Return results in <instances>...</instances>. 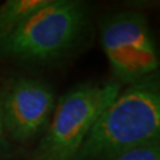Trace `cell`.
Listing matches in <instances>:
<instances>
[{
	"label": "cell",
	"instance_id": "7",
	"mask_svg": "<svg viewBox=\"0 0 160 160\" xmlns=\"http://www.w3.org/2000/svg\"><path fill=\"white\" fill-rule=\"evenodd\" d=\"M107 160H160V144L131 149Z\"/></svg>",
	"mask_w": 160,
	"mask_h": 160
},
{
	"label": "cell",
	"instance_id": "6",
	"mask_svg": "<svg viewBox=\"0 0 160 160\" xmlns=\"http://www.w3.org/2000/svg\"><path fill=\"white\" fill-rule=\"evenodd\" d=\"M46 0H8L0 6V44L8 38L15 27L39 8Z\"/></svg>",
	"mask_w": 160,
	"mask_h": 160
},
{
	"label": "cell",
	"instance_id": "4",
	"mask_svg": "<svg viewBox=\"0 0 160 160\" xmlns=\"http://www.w3.org/2000/svg\"><path fill=\"white\" fill-rule=\"evenodd\" d=\"M99 38L113 80L122 87L160 68L159 48L143 12L122 9L106 13L99 22Z\"/></svg>",
	"mask_w": 160,
	"mask_h": 160
},
{
	"label": "cell",
	"instance_id": "3",
	"mask_svg": "<svg viewBox=\"0 0 160 160\" xmlns=\"http://www.w3.org/2000/svg\"><path fill=\"white\" fill-rule=\"evenodd\" d=\"M123 87L113 79L84 82L63 95L31 160H75L91 129Z\"/></svg>",
	"mask_w": 160,
	"mask_h": 160
},
{
	"label": "cell",
	"instance_id": "8",
	"mask_svg": "<svg viewBox=\"0 0 160 160\" xmlns=\"http://www.w3.org/2000/svg\"><path fill=\"white\" fill-rule=\"evenodd\" d=\"M8 149H9V139H8L7 133H6V129H4L2 112H0V158L7 153Z\"/></svg>",
	"mask_w": 160,
	"mask_h": 160
},
{
	"label": "cell",
	"instance_id": "5",
	"mask_svg": "<svg viewBox=\"0 0 160 160\" xmlns=\"http://www.w3.org/2000/svg\"><path fill=\"white\" fill-rule=\"evenodd\" d=\"M56 98L43 79L19 76L0 91V112L9 140L27 144L42 138L51 120Z\"/></svg>",
	"mask_w": 160,
	"mask_h": 160
},
{
	"label": "cell",
	"instance_id": "2",
	"mask_svg": "<svg viewBox=\"0 0 160 160\" xmlns=\"http://www.w3.org/2000/svg\"><path fill=\"white\" fill-rule=\"evenodd\" d=\"M91 7L79 0H46L0 44V56L51 64L69 56L91 32Z\"/></svg>",
	"mask_w": 160,
	"mask_h": 160
},
{
	"label": "cell",
	"instance_id": "1",
	"mask_svg": "<svg viewBox=\"0 0 160 160\" xmlns=\"http://www.w3.org/2000/svg\"><path fill=\"white\" fill-rule=\"evenodd\" d=\"M160 144V68L120 89L75 160H107Z\"/></svg>",
	"mask_w": 160,
	"mask_h": 160
}]
</instances>
